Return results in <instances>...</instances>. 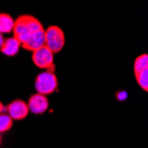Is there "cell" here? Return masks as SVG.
I'll return each mask as SVG.
<instances>
[{
	"instance_id": "obj_1",
	"label": "cell",
	"mask_w": 148,
	"mask_h": 148,
	"mask_svg": "<svg viewBox=\"0 0 148 148\" xmlns=\"http://www.w3.org/2000/svg\"><path fill=\"white\" fill-rule=\"evenodd\" d=\"M43 29L42 23L36 17L28 14L21 15L14 21L12 29L13 37L16 38L21 45L30 35Z\"/></svg>"
},
{
	"instance_id": "obj_2",
	"label": "cell",
	"mask_w": 148,
	"mask_h": 148,
	"mask_svg": "<svg viewBox=\"0 0 148 148\" xmlns=\"http://www.w3.org/2000/svg\"><path fill=\"white\" fill-rule=\"evenodd\" d=\"M58 78L53 71L48 70L40 73L36 77L35 87L37 93L41 95H50L53 93L58 88Z\"/></svg>"
},
{
	"instance_id": "obj_3",
	"label": "cell",
	"mask_w": 148,
	"mask_h": 148,
	"mask_svg": "<svg viewBox=\"0 0 148 148\" xmlns=\"http://www.w3.org/2000/svg\"><path fill=\"white\" fill-rule=\"evenodd\" d=\"M65 34L58 26H50L45 30V46L54 53L60 52L65 45Z\"/></svg>"
},
{
	"instance_id": "obj_4",
	"label": "cell",
	"mask_w": 148,
	"mask_h": 148,
	"mask_svg": "<svg viewBox=\"0 0 148 148\" xmlns=\"http://www.w3.org/2000/svg\"><path fill=\"white\" fill-rule=\"evenodd\" d=\"M32 60L39 69H50L53 66V53L48 47L44 45L33 51Z\"/></svg>"
},
{
	"instance_id": "obj_5",
	"label": "cell",
	"mask_w": 148,
	"mask_h": 148,
	"mask_svg": "<svg viewBox=\"0 0 148 148\" xmlns=\"http://www.w3.org/2000/svg\"><path fill=\"white\" fill-rule=\"evenodd\" d=\"M6 110L8 111V115L12 120H22L28 116L29 112L28 104L21 99L11 102L6 106Z\"/></svg>"
},
{
	"instance_id": "obj_6",
	"label": "cell",
	"mask_w": 148,
	"mask_h": 148,
	"mask_svg": "<svg viewBox=\"0 0 148 148\" xmlns=\"http://www.w3.org/2000/svg\"><path fill=\"white\" fill-rule=\"evenodd\" d=\"M44 45H45V30L43 29L30 35L21 46L27 51L33 52Z\"/></svg>"
},
{
	"instance_id": "obj_7",
	"label": "cell",
	"mask_w": 148,
	"mask_h": 148,
	"mask_svg": "<svg viewBox=\"0 0 148 148\" xmlns=\"http://www.w3.org/2000/svg\"><path fill=\"white\" fill-rule=\"evenodd\" d=\"M28 106L30 112L35 114H44L49 106L48 99L45 96L41 95L39 93L33 94L29 98Z\"/></svg>"
},
{
	"instance_id": "obj_8",
	"label": "cell",
	"mask_w": 148,
	"mask_h": 148,
	"mask_svg": "<svg viewBox=\"0 0 148 148\" xmlns=\"http://www.w3.org/2000/svg\"><path fill=\"white\" fill-rule=\"evenodd\" d=\"M21 47V43L14 37H8L5 39V41L0 48V51L3 54L6 56H14L16 55Z\"/></svg>"
},
{
	"instance_id": "obj_9",
	"label": "cell",
	"mask_w": 148,
	"mask_h": 148,
	"mask_svg": "<svg viewBox=\"0 0 148 148\" xmlns=\"http://www.w3.org/2000/svg\"><path fill=\"white\" fill-rule=\"evenodd\" d=\"M14 26V21L7 13H0V33H11Z\"/></svg>"
},
{
	"instance_id": "obj_10",
	"label": "cell",
	"mask_w": 148,
	"mask_h": 148,
	"mask_svg": "<svg viewBox=\"0 0 148 148\" xmlns=\"http://www.w3.org/2000/svg\"><path fill=\"white\" fill-rule=\"evenodd\" d=\"M145 69H148V56L147 54H142L134 62V74L137 75Z\"/></svg>"
},
{
	"instance_id": "obj_11",
	"label": "cell",
	"mask_w": 148,
	"mask_h": 148,
	"mask_svg": "<svg viewBox=\"0 0 148 148\" xmlns=\"http://www.w3.org/2000/svg\"><path fill=\"white\" fill-rule=\"evenodd\" d=\"M12 126V119L6 114H0V133L8 131Z\"/></svg>"
},
{
	"instance_id": "obj_12",
	"label": "cell",
	"mask_w": 148,
	"mask_h": 148,
	"mask_svg": "<svg viewBox=\"0 0 148 148\" xmlns=\"http://www.w3.org/2000/svg\"><path fill=\"white\" fill-rule=\"evenodd\" d=\"M137 82L139 86L145 91L148 90V69H145L137 75H135Z\"/></svg>"
},
{
	"instance_id": "obj_13",
	"label": "cell",
	"mask_w": 148,
	"mask_h": 148,
	"mask_svg": "<svg viewBox=\"0 0 148 148\" xmlns=\"http://www.w3.org/2000/svg\"><path fill=\"white\" fill-rule=\"evenodd\" d=\"M4 41H5V38H4V36H3V35L0 33V48H1V46H2V45H3V43H4Z\"/></svg>"
},
{
	"instance_id": "obj_14",
	"label": "cell",
	"mask_w": 148,
	"mask_h": 148,
	"mask_svg": "<svg viewBox=\"0 0 148 148\" xmlns=\"http://www.w3.org/2000/svg\"><path fill=\"white\" fill-rule=\"evenodd\" d=\"M4 110H5V106H3V104L1 103V101H0V114L3 113Z\"/></svg>"
},
{
	"instance_id": "obj_15",
	"label": "cell",
	"mask_w": 148,
	"mask_h": 148,
	"mask_svg": "<svg viewBox=\"0 0 148 148\" xmlns=\"http://www.w3.org/2000/svg\"><path fill=\"white\" fill-rule=\"evenodd\" d=\"M1 142H2V138H1V135H0V145H1Z\"/></svg>"
}]
</instances>
